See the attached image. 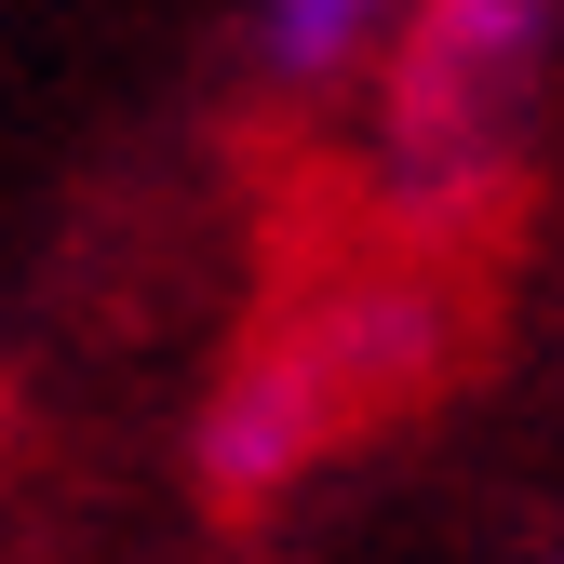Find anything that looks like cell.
<instances>
[{
    "label": "cell",
    "instance_id": "obj_3",
    "mask_svg": "<svg viewBox=\"0 0 564 564\" xmlns=\"http://www.w3.org/2000/svg\"><path fill=\"white\" fill-rule=\"evenodd\" d=\"M416 0H256V82L269 95H336L403 41Z\"/></svg>",
    "mask_w": 564,
    "mask_h": 564
},
{
    "label": "cell",
    "instance_id": "obj_2",
    "mask_svg": "<svg viewBox=\"0 0 564 564\" xmlns=\"http://www.w3.org/2000/svg\"><path fill=\"white\" fill-rule=\"evenodd\" d=\"M551 54V0H416L377 54V162L403 202H457L511 149V108Z\"/></svg>",
    "mask_w": 564,
    "mask_h": 564
},
{
    "label": "cell",
    "instance_id": "obj_5",
    "mask_svg": "<svg viewBox=\"0 0 564 564\" xmlns=\"http://www.w3.org/2000/svg\"><path fill=\"white\" fill-rule=\"evenodd\" d=\"M551 564H564V551H551Z\"/></svg>",
    "mask_w": 564,
    "mask_h": 564
},
{
    "label": "cell",
    "instance_id": "obj_1",
    "mask_svg": "<svg viewBox=\"0 0 564 564\" xmlns=\"http://www.w3.org/2000/svg\"><path fill=\"white\" fill-rule=\"evenodd\" d=\"M444 349V323L403 296V282H377V296H336V310H310L296 336H269L256 364L216 390V416H202V484L216 498H269L296 457H323V431L349 403H377V390H403L416 364Z\"/></svg>",
    "mask_w": 564,
    "mask_h": 564
},
{
    "label": "cell",
    "instance_id": "obj_4",
    "mask_svg": "<svg viewBox=\"0 0 564 564\" xmlns=\"http://www.w3.org/2000/svg\"><path fill=\"white\" fill-rule=\"evenodd\" d=\"M0 416H14V390H0Z\"/></svg>",
    "mask_w": 564,
    "mask_h": 564
}]
</instances>
